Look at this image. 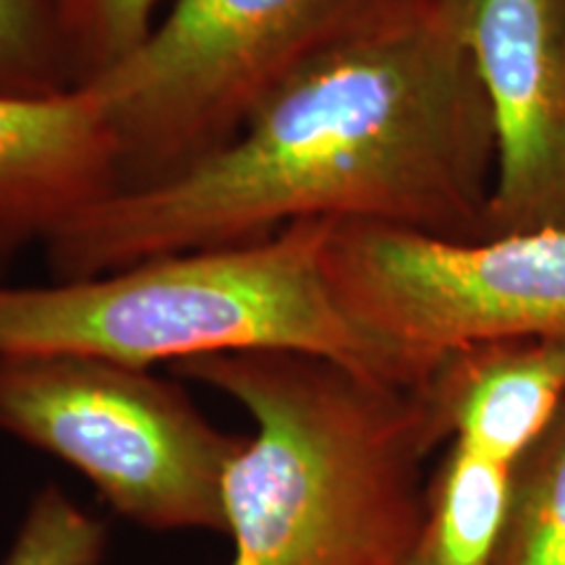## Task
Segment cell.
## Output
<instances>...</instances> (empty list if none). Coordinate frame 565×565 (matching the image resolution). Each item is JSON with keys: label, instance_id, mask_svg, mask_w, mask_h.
I'll return each instance as SVG.
<instances>
[{"label": "cell", "instance_id": "obj_5", "mask_svg": "<svg viewBox=\"0 0 565 565\" xmlns=\"http://www.w3.org/2000/svg\"><path fill=\"white\" fill-rule=\"evenodd\" d=\"M0 429L74 466L118 513L158 532H225L223 484L244 437L221 433L150 370L0 356Z\"/></svg>", "mask_w": 565, "mask_h": 565}, {"label": "cell", "instance_id": "obj_3", "mask_svg": "<svg viewBox=\"0 0 565 565\" xmlns=\"http://www.w3.org/2000/svg\"><path fill=\"white\" fill-rule=\"evenodd\" d=\"M328 228L294 223L257 244L168 254L51 286L0 282V356L61 353L152 370L286 349L398 385L330 294L322 267Z\"/></svg>", "mask_w": 565, "mask_h": 565}, {"label": "cell", "instance_id": "obj_14", "mask_svg": "<svg viewBox=\"0 0 565 565\" xmlns=\"http://www.w3.org/2000/svg\"><path fill=\"white\" fill-rule=\"evenodd\" d=\"M105 526L61 487L34 494L3 565H103Z\"/></svg>", "mask_w": 565, "mask_h": 565}, {"label": "cell", "instance_id": "obj_2", "mask_svg": "<svg viewBox=\"0 0 565 565\" xmlns=\"http://www.w3.org/2000/svg\"><path fill=\"white\" fill-rule=\"evenodd\" d=\"M171 370L254 422L223 484L231 565L404 563L424 513V458L440 445L419 387L286 349Z\"/></svg>", "mask_w": 565, "mask_h": 565}, {"label": "cell", "instance_id": "obj_11", "mask_svg": "<svg viewBox=\"0 0 565 565\" xmlns=\"http://www.w3.org/2000/svg\"><path fill=\"white\" fill-rule=\"evenodd\" d=\"M498 565H565V401L513 469Z\"/></svg>", "mask_w": 565, "mask_h": 565}, {"label": "cell", "instance_id": "obj_13", "mask_svg": "<svg viewBox=\"0 0 565 565\" xmlns=\"http://www.w3.org/2000/svg\"><path fill=\"white\" fill-rule=\"evenodd\" d=\"M158 0H61V26L76 89L121 63L154 26Z\"/></svg>", "mask_w": 565, "mask_h": 565}, {"label": "cell", "instance_id": "obj_12", "mask_svg": "<svg viewBox=\"0 0 565 565\" xmlns=\"http://www.w3.org/2000/svg\"><path fill=\"white\" fill-rule=\"evenodd\" d=\"M76 89L61 0H0V95L53 97Z\"/></svg>", "mask_w": 565, "mask_h": 565}, {"label": "cell", "instance_id": "obj_6", "mask_svg": "<svg viewBox=\"0 0 565 565\" xmlns=\"http://www.w3.org/2000/svg\"><path fill=\"white\" fill-rule=\"evenodd\" d=\"M322 267L345 320L414 391L456 351L565 335V231L456 242L330 223Z\"/></svg>", "mask_w": 565, "mask_h": 565}, {"label": "cell", "instance_id": "obj_7", "mask_svg": "<svg viewBox=\"0 0 565 565\" xmlns=\"http://www.w3.org/2000/svg\"><path fill=\"white\" fill-rule=\"evenodd\" d=\"M492 110L484 238L565 231V0H440Z\"/></svg>", "mask_w": 565, "mask_h": 565}, {"label": "cell", "instance_id": "obj_9", "mask_svg": "<svg viewBox=\"0 0 565 565\" xmlns=\"http://www.w3.org/2000/svg\"><path fill=\"white\" fill-rule=\"evenodd\" d=\"M419 393L440 445H463L515 469L565 401V335L456 351Z\"/></svg>", "mask_w": 565, "mask_h": 565}, {"label": "cell", "instance_id": "obj_8", "mask_svg": "<svg viewBox=\"0 0 565 565\" xmlns=\"http://www.w3.org/2000/svg\"><path fill=\"white\" fill-rule=\"evenodd\" d=\"M118 189L116 141L87 89L0 95V273L26 244H45Z\"/></svg>", "mask_w": 565, "mask_h": 565}, {"label": "cell", "instance_id": "obj_1", "mask_svg": "<svg viewBox=\"0 0 565 565\" xmlns=\"http://www.w3.org/2000/svg\"><path fill=\"white\" fill-rule=\"evenodd\" d=\"M494 166L490 103L440 0H385L303 61L221 150L61 225L47 270L82 280L309 221L479 242Z\"/></svg>", "mask_w": 565, "mask_h": 565}, {"label": "cell", "instance_id": "obj_10", "mask_svg": "<svg viewBox=\"0 0 565 565\" xmlns=\"http://www.w3.org/2000/svg\"><path fill=\"white\" fill-rule=\"evenodd\" d=\"M513 469L450 443L424 487V513L401 565H498Z\"/></svg>", "mask_w": 565, "mask_h": 565}, {"label": "cell", "instance_id": "obj_4", "mask_svg": "<svg viewBox=\"0 0 565 565\" xmlns=\"http://www.w3.org/2000/svg\"><path fill=\"white\" fill-rule=\"evenodd\" d=\"M380 3L173 0L139 47L79 87L103 108L121 189L179 175L236 139L278 84Z\"/></svg>", "mask_w": 565, "mask_h": 565}]
</instances>
